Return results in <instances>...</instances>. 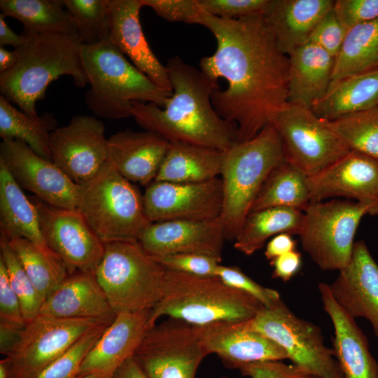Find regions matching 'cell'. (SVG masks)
Wrapping results in <instances>:
<instances>
[{"label": "cell", "mask_w": 378, "mask_h": 378, "mask_svg": "<svg viewBox=\"0 0 378 378\" xmlns=\"http://www.w3.org/2000/svg\"><path fill=\"white\" fill-rule=\"evenodd\" d=\"M152 310L116 314L83 359L76 377L110 378L133 356L146 332L156 324L152 321Z\"/></svg>", "instance_id": "cell-20"}, {"label": "cell", "mask_w": 378, "mask_h": 378, "mask_svg": "<svg viewBox=\"0 0 378 378\" xmlns=\"http://www.w3.org/2000/svg\"><path fill=\"white\" fill-rule=\"evenodd\" d=\"M53 114L44 113L30 117L15 108L4 96H0V136L26 143L41 158L52 161L50 135L57 127Z\"/></svg>", "instance_id": "cell-36"}, {"label": "cell", "mask_w": 378, "mask_h": 378, "mask_svg": "<svg viewBox=\"0 0 378 378\" xmlns=\"http://www.w3.org/2000/svg\"><path fill=\"white\" fill-rule=\"evenodd\" d=\"M227 367L238 370L243 376L250 378H319L294 364L287 365L281 360L236 363Z\"/></svg>", "instance_id": "cell-46"}, {"label": "cell", "mask_w": 378, "mask_h": 378, "mask_svg": "<svg viewBox=\"0 0 378 378\" xmlns=\"http://www.w3.org/2000/svg\"><path fill=\"white\" fill-rule=\"evenodd\" d=\"M346 33L347 29L340 22L332 8L318 21L307 43L320 47L335 58L342 48Z\"/></svg>", "instance_id": "cell-43"}, {"label": "cell", "mask_w": 378, "mask_h": 378, "mask_svg": "<svg viewBox=\"0 0 378 378\" xmlns=\"http://www.w3.org/2000/svg\"><path fill=\"white\" fill-rule=\"evenodd\" d=\"M208 355L195 326L169 318L146 332L132 357L147 378H195Z\"/></svg>", "instance_id": "cell-12"}, {"label": "cell", "mask_w": 378, "mask_h": 378, "mask_svg": "<svg viewBox=\"0 0 378 378\" xmlns=\"http://www.w3.org/2000/svg\"><path fill=\"white\" fill-rule=\"evenodd\" d=\"M107 141L102 121L91 115H75L51 133L52 162L76 184H82L108 161Z\"/></svg>", "instance_id": "cell-15"}, {"label": "cell", "mask_w": 378, "mask_h": 378, "mask_svg": "<svg viewBox=\"0 0 378 378\" xmlns=\"http://www.w3.org/2000/svg\"><path fill=\"white\" fill-rule=\"evenodd\" d=\"M29 199L37 209L46 244L62 260L69 274L95 272L105 244L80 212L77 209L50 205L36 196Z\"/></svg>", "instance_id": "cell-14"}, {"label": "cell", "mask_w": 378, "mask_h": 378, "mask_svg": "<svg viewBox=\"0 0 378 378\" xmlns=\"http://www.w3.org/2000/svg\"><path fill=\"white\" fill-rule=\"evenodd\" d=\"M18 54L14 50L10 51L0 48V74L6 72L15 66L18 62Z\"/></svg>", "instance_id": "cell-55"}, {"label": "cell", "mask_w": 378, "mask_h": 378, "mask_svg": "<svg viewBox=\"0 0 378 378\" xmlns=\"http://www.w3.org/2000/svg\"><path fill=\"white\" fill-rule=\"evenodd\" d=\"M329 285L337 304L351 318L362 317L378 337V264L364 241H356L348 265Z\"/></svg>", "instance_id": "cell-21"}, {"label": "cell", "mask_w": 378, "mask_h": 378, "mask_svg": "<svg viewBox=\"0 0 378 378\" xmlns=\"http://www.w3.org/2000/svg\"><path fill=\"white\" fill-rule=\"evenodd\" d=\"M368 208L350 200L310 203L299 234L302 246L324 270H341L349 262L354 237Z\"/></svg>", "instance_id": "cell-9"}, {"label": "cell", "mask_w": 378, "mask_h": 378, "mask_svg": "<svg viewBox=\"0 0 378 378\" xmlns=\"http://www.w3.org/2000/svg\"><path fill=\"white\" fill-rule=\"evenodd\" d=\"M169 145L151 131H118L108 138V161L130 182L147 186L155 181Z\"/></svg>", "instance_id": "cell-24"}, {"label": "cell", "mask_w": 378, "mask_h": 378, "mask_svg": "<svg viewBox=\"0 0 378 378\" xmlns=\"http://www.w3.org/2000/svg\"><path fill=\"white\" fill-rule=\"evenodd\" d=\"M0 232L8 239L23 237L47 246L37 209L0 161Z\"/></svg>", "instance_id": "cell-31"}, {"label": "cell", "mask_w": 378, "mask_h": 378, "mask_svg": "<svg viewBox=\"0 0 378 378\" xmlns=\"http://www.w3.org/2000/svg\"><path fill=\"white\" fill-rule=\"evenodd\" d=\"M24 328L0 321V353L5 357L17 346Z\"/></svg>", "instance_id": "cell-52"}, {"label": "cell", "mask_w": 378, "mask_h": 378, "mask_svg": "<svg viewBox=\"0 0 378 378\" xmlns=\"http://www.w3.org/2000/svg\"><path fill=\"white\" fill-rule=\"evenodd\" d=\"M248 324L281 346L288 359L307 372L319 378H334L342 372L320 328L297 316L283 301L264 307Z\"/></svg>", "instance_id": "cell-11"}, {"label": "cell", "mask_w": 378, "mask_h": 378, "mask_svg": "<svg viewBox=\"0 0 378 378\" xmlns=\"http://www.w3.org/2000/svg\"><path fill=\"white\" fill-rule=\"evenodd\" d=\"M0 258L6 266L10 286L19 298L27 323L38 315L44 301L24 270L8 238L1 232Z\"/></svg>", "instance_id": "cell-40"}, {"label": "cell", "mask_w": 378, "mask_h": 378, "mask_svg": "<svg viewBox=\"0 0 378 378\" xmlns=\"http://www.w3.org/2000/svg\"><path fill=\"white\" fill-rule=\"evenodd\" d=\"M216 276L227 285L251 295L266 308L275 306L282 301L276 290L259 284L237 267L219 265Z\"/></svg>", "instance_id": "cell-42"}, {"label": "cell", "mask_w": 378, "mask_h": 378, "mask_svg": "<svg viewBox=\"0 0 378 378\" xmlns=\"http://www.w3.org/2000/svg\"><path fill=\"white\" fill-rule=\"evenodd\" d=\"M143 198L150 223L212 220L222 212L223 184L220 177L192 183L153 181Z\"/></svg>", "instance_id": "cell-16"}, {"label": "cell", "mask_w": 378, "mask_h": 378, "mask_svg": "<svg viewBox=\"0 0 378 378\" xmlns=\"http://www.w3.org/2000/svg\"><path fill=\"white\" fill-rule=\"evenodd\" d=\"M110 324L92 329L34 378L75 377L83 359Z\"/></svg>", "instance_id": "cell-41"}, {"label": "cell", "mask_w": 378, "mask_h": 378, "mask_svg": "<svg viewBox=\"0 0 378 378\" xmlns=\"http://www.w3.org/2000/svg\"><path fill=\"white\" fill-rule=\"evenodd\" d=\"M141 0H110L108 41L160 88L172 92L167 66L151 50L141 28Z\"/></svg>", "instance_id": "cell-23"}, {"label": "cell", "mask_w": 378, "mask_h": 378, "mask_svg": "<svg viewBox=\"0 0 378 378\" xmlns=\"http://www.w3.org/2000/svg\"><path fill=\"white\" fill-rule=\"evenodd\" d=\"M297 242L288 233L279 234L267 243L265 251L266 258L271 261L274 258L295 250Z\"/></svg>", "instance_id": "cell-51"}, {"label": "cell", "mask_w": 378, "mask_h": 378, "mask_svg": "<svg viewBox=\"0 0 378 378\" xmlns=\"http://www.w3.org/2000/svg\"><path fill=\"white\" fill-rule=\"evenodd\" d=\"M166 268L138 241L105 244L95 276L113 312L153 309L164 291Z\"/></svg>", "instance_id": "cell-8"}, {"label": "cell", "mask_w": 378, "mask_h": 378, "mask_svg": "<svg viewBox=\"0 0 378 378\" xmlns=\"http://www.w3.org/2000/svg\"><path fill=\"white\" fill-rule=\"evenodd\" d=\"M195 328L208 354H216L227 367L236 363L288 359L281 346L251 328L248 321H218Z\"/></svg>", "instance_id": "cell-22"}, {"label": "cell", "mask_w": 378, "mask_h": 378, "mask_svg": "<svg viewBox=\"0 0 378 378\" xmlns=\"http://www.w3.org/2000/svg\"><path fill=\"white\" fill-rule=\"evenodd\" d=\"M153 258L167 270L203 276H216L217 269L222 261L193 253H177Z\"/></svg>", "instance_id": "cell-45"}, {"label": "cell", "mask_w": 378, "mask_h": 378, "mask_svg": "<svg viewBox=\"0 0 378 378\" xmlns=\"http://www.w3.org/2000/svg\"><path fill=\"white\" fill-rule=\"evenodd\" d=\"M0 321L20 328L26 325L20 302L12 288L6 266L0 258Z\"/></svg>", "instance_id": "cell-49"}, {"label": "cell", "mask_w": 378, "mask_h": 378, "mask_svg": "<svg viewBox=\"0 0 378 378\" xmlns=\"http://www.w3.org/2000/svg\"><path fill=\"white\" fill-rule=\"evenodd\" d=\"M0 8L5 16L19 20L26 32L77 34L62 0H1Z\"/></svg>", "instance_id": "cell-34"}, {"label": "cell", "mask_w": 378, "mask_h": 378, "mask_svg": "<svg viewBox=\"0 0 378 378\" xmlns=\"http://www.w3.org/2000/svg\"><path fill=\"white\" fill-rule=\"evenodd\" d=\"M273 267L272 277L283 281L290 280L300 270L302 265V255L295 250L279 256L270 261Z\"/></svg>", "instance_id": "cell-50"}, {"label": "cell", "mask_w": 378, "mask_h": 378, "mask_svg": "<svg viewBox=\"0 0 378 378\" xmlns=\"http://www.w3.org/2000/svg\"><path fill=\"white\" fill-rule=\"evenodd\" d=\"M23 34L24 42L15 48L16 64L0 74V91L24 113L37 117L36 102L57 78L70 76L80 88L88 83L81 60L83 45L77 34Z\"/></svg>", "instance_id": "cell-3"}, {"label": "cell", "mask_w": 378, "mask_h": 378, "mask_svg": "<svg viewBox=\"0 0 378 378\" xmlns=\"http://www.w3.org/2000/svg\"><path fill=\"white\" fill-rule=\"evenodd\" d=\"M318 288L323 308L330 318L335 332L333 353L344 378H378V363L372 356L367 337L336 302L329 285Z\"/></svg>", "instance_id": "cell-25"}, {"label": "cell", "mask_w": 378, "mask_h": 378, "mask_svg": "<svg viewBox=\"0 0 378 378\" xmlns=\"http://www.w3.org/2000/svg\"><path fill=\"white\" fill-rule=\"evenodd\" d=\"M74 378H98L97 376L94 375V374H88V375H85V376H82V377H75Z\"/></svg>", "instance_id": "cell-57"}, {"label": "cell", "mask_w": 378, "mask_h": 378, "mask_svg": "<svg viewBox=\"0 0 378 378\" xmlns=\"http://www.w3.org/2000/svg\"><path fill=\"white\" fill-rule=\"evenodd\" d=\"M6 16L0 14V46L10 45L17 48L22 46L25 41V36L22 33L21 35L15 34L5 21Z\"/></svg>", "instance_id": "cell-53"}, {"label": "cell", "mask_w": 378, "mask_h": 378, "mask_svg": "<svg viewBox=\"0 0 378 378\" xmlns=\"http://www.w3.org/2000/svg\"><path fill=\"white\" fill-rule=\"evenodd\" d=\"M279 135L272 123L254 138L223 152L220 178L223 202L220 219L226 239L234 241L271 171L285 161Z\"/></svg>", "instance_id": "cell-6"}, {"label": "cell", "mask_w": 378, "mask_h": 378, "mask_svg": "<svg viewBox=\"0 0 378 378\" xmlns=\"http://www.w3.org/2000/svg\"><path fill=\"white\" fill-rule=\"evenodd\" d=\"M334 378H344V377L343 376L342 372H341L339 375H337V377H335Z\"/></svg>", "instance_id": "cell-58"}, {"label": "cell", "mask_w": 378, "mask_h": 378, "mask_svg": "<svg viewBox=\"0 0 378 378\" xmlns=\"http://www.w3.org/2000/svg\"><path fill=\"white\" fill-rule=\"evenodd\" d=\"M0 378H11L10 364L6 357L0 361Z\"/></svg>", "instance_id": "cell-56"}, {"label": "cell", "mask_w": 378, "mask_h": 378, "mask_svg": "<svg viewBox=\"0 0 378 378\" xmlns=\"http://www.w3.org/2000/svg\"><path fill=\"white\" fill-rule=\"evenodd\" d=\"M378 69V19L347 30L335 58L331 82Z\"/></svg>", "instance_id": "cell-37"}, {"label": "cell", "mask_w": 378, "mask_h": 378, "mask_svg": "<svg viewBox=\"0 0 378 378\" xmlns=\"http://www.w3.org/2000/svg\"><path fill=\"white\" fill-rule=\"evenodd\" d=\"M333 11L348 30L378 19V0H336Z\"/></svg>", "instance_id": "cell-48"}, {"label": "cell", "mask_w": 378, "mask_h": 378, "mask_svg": "<svg viewBox=\"0 0 378 378\" xmlns=\"http://www.w3.org/2000/svg\"><path fill=\"white\" fill-rule=\"evenodd\" d=\"M226 239L220 217L206 220H167L151 223L138 242L153 257L193 253L222 260Z\"/></svg>", "instance_id": "cell-19"}, {"label": "cell", "mask_w": 378, "mask_h": 378, "mask_svg": "<svg viewBox=\"0 0 378 378\" xmlns=\"http://www.w3.org/2000/svg\"><path fill=\"white\" fill-rule=\"evenodd\" d=\"M303 218L302 211L287 207H271L251 212L234 241V247L246 255H253L271 237L281 233L299 235Z\"/></svg>", "instance_id": "cell-32"}, {"label": "cell", "mask_w": 378, "mask_h": 378, "mask_svg": "<svg viewBox=\"0 0 378 378\" xmlns=\"http://www.w3.org/2000/svg\"><path fill=\"white\" fill-rule=\"evenodd\" d=\"M288 57L287 102L311 109L329 88L335 57L311 43L298 47Z\"/></svg>", "instance_id": "cell-28"}, {"label": "cell", "mask_w": 378, "mask_h": 378, "mask_svg": "<svg viewBox=\"0 0 378 378\" xmlns=\"http://www.w3.org/2000/svg\"><path fill=\"white\" fill-rule=\"evenodd\" d=\"M38 315L64 318H88L111 323L113 312L95 272L69 274L44 301Z\"/></svg>", "instance_id": "cell-26"}, {"label": "cell", "mask_w": 378, "mask_h": 378, "mask_svg": "<svg viewBox=\"0 0 378 378\" xmlns=\"http://www.w3.org/2000/svg\"><path fill=\"white\" fill-rule=\"evenodd\" d=\"M164 291L152 310V321L163 316L200 326L218 321H244L265 307L255 298L218 276H203L166 269Z\"/></svg>", "instance_id": "cell-5"}, {"label": "cell", "mask_w": 378, "mask_h": 378, "mask_svg": "<svg viewBox=\"0 0 378 378\" xmlns=\"http://www.w3.org/2000/svg\"><path fill=\"white\" fill-rule=\"evenodd\" d=\"M269 0H199L202 9L213 16L239 19L262 14Z\"/></svg>", "instance_id": "cell-47"}, {"label": "cell", "mask_w": 378, "mask_h": 378, "mask_svg": "<svg viewBox=\"0 0 378 378\" xmlns=\"http://www.w3.org/2000/svg\"><path fill=\"white\" fill-rule=\"evenodd\" d=\"M328 122L350 150L378 161V106Z\"/></svg>", "instance_id": "cell-38"}, {"label": "cell", "mask_w": 378, "mask_h": 378, "mask_svg": "<svg viewBox=\"0 0 378 378\" xmlns=\"http://www.w3.org/2000/svg\"><path fill=\"white\" fill-rule=\"evenodd\" d=\"M214 35L216 48L200 61L215 83L211 96L218 114L237 127V141L254 138L288 102L289 57L279 48L262 15L221 18L204 11L200 24Z\"/></svg>", "instance_id": "cell-1"}, {"label": "cell", "mask_w": 378, "mask_h": 378, "mask_svg": "<svg viewBox=\"0 0 378 378\" xmlns=\"http://www.w3.org/2000/svg\"><path fill=\"white\" fill-rule=\"evenodd\" d=\"M0 161L22 188L44 202L56 207L76 209L79 186L26 143L4 139L0 144Z\"/></svg>", "instance_id": "cell-17"}, {"label": "cell", "mask_w": 378, "mask_h": 378, "mask_svg": "<svg viewBox=\"0 0 378 378\" xmlns=\"http://www.w3.org/2000/svg\"><path fill=\"white\" fill-rule=\"evenodd\" d=\"M8 239L26 274L45 301L69 274L66 266L48 246H41L19 237Z\"/></svg>", "instance_id": "cell-35"}, {"label": "cell", "mask_w": 378, "mask_h": 378, "mask_svg": "<svg viewBox=\"0 0 378 378\" xmlns=\"http://www.w3.org/2000/svg\"><path fill=\"white\" fill-rule=\"evenodd\" d=\"M310 203L308 176L285 160L269 174L249 213L271 207L293 208L304 212Z\"/></svg>", "instance_id": "cell-33"}, {"label": "cell", "mask_w": 378, "mask_h": 378, "mask_svg": "<svg viewBox=\"0 0 378 378\" xmlns=\"http://www.w3.org/2000/svg\"><path fill=\"white\" fill-rule=\"evenodd\" d=\"M144 6L169 22L200 24L204 10L199 0H141Z\"/></svg>", "instance_id": "cell-44"}, {"label": "cell", "mask_w": 378, "mask_h": 378, "mask_svg": "<svg viewBox=\"0 0 378 378\" xmlns=\"http://www.w3.org/2000/svg\"><path fill=\"white\" fill-rule=\"evenodd\" d=\"M223 151L171 141L154 181L192 183L220 177Z\"/></svg>", "instance_id": "cell-30"}, {"label": "cell", "mask_w": 378, "mask_h": 378, "mask_svg": "<svg viewBox=\"0 0 378 378\" xmlns=\"http://www.w3.org/2000/svg\"><path fill=\"white\" fill-rule=\"evenodd\" d=\"M78 186L76 209L104 244L138 241L151 223L145 213L143 195L109 161Z\"/></svg>", "instance_id": "cell-7"}, {"label": "cell", "mask_w": 378, "mask_h": 378, "mask_svg": "<svg viewBox=\"0 0 378 378\" xmlns=\"http://www.w3.org/2000/svg\"><path fill=\"white\" fill-rule=\"evenodd\" d=\"M81 60L90 85L85 96L86 105L99 117L132 116L133 102L154 103L163 108L172 94L140 71L108 40L83 46Z\"/></svg>", "instance_id": "cell-4"}, {"label": "cell", "mask_w": 378, "mask_h": 378, "mask_svg": "<svg viewBox=\"0 0 378 378\" xmlns=\"http://www.w3.org/2000/svg\"><path fill=\"white\" fill-rule=\"evenodd\" d=\"M378 106V69L331 82L325 94L311 110L332 120Z\"/></svg>", "instance_id": "cell-29"}, {"label": "cell", "mask_w": 378, "mask_h": 378, "mask_svg": "<svg viewBox=\"0 0 378 378\" xmlns=\"http://www.w3.org/2000/svg\"><path fill=\"white\" fill-rule=\"evenodd\" d=\"M172 94L163 108L133 102L132 115L145 130L169 142L179 141L225 151L237 143V127L216 111L211 99L219 88L200 69L179 56L166 64Z\"/></svg>", "instance_id": "cell-2"}, {"label": "cell", "mask_w": 378, "mask_h": 378, "mask_svg": "<svg viewBox=\"0 0 378 378\" xmlns=\"http://www.w3.org/2000/svg\"><path fill=\"white\" fill-rule=\"evenodd\" d=\"M332 0H269L262 17L279 50L289 55L306 43L318 21L333 8Z\"/></svg>", "instance_id": "cell-27"}, {"label": "cell", "mask_w": 378, "mask_h": 378, "mask_svg": "<svg viewBox=\"0 0 378 378\" xmlns=\"http://www.w3.org/2000/svg\"><path fill=\"white\" fill-rule=\"evenodd\" d=\"M272 123L281 139L286 161L308 176L350 151L328 120L316 115L310 108L287 103Z\"/></svg>", "instance_id": "cell-10"}, {"label": "cell", "mask_w": 378, "mask_h": 378, "mask_svg": "<svg viewBox=\"0 0 378 378\" xmlns=\"http://www.w3.org/2000/svg\"><path fill=\"white\" fill-rule=\"evenodd\" d=\"M83 46L108 40L110 0H62Z\"/></svg>", "instance_id": "cell-39"}, {"label": "cell", "mask_w": 378, "mask_h": 378, "mask_svg": "<svg viewBox=\"0 0 378 378\" xmlns=\"http://www.w3.org/2000/svg\"><path fill=\"white\" fill-rule=\"evenodd\" d=\"M110 378H147L133 357L125 360Z\"/></svg>", "instance_id": "cell-54"}, {"label": "cell", "mask_w": 378, "mask_h": 378, "mask_svg": "<svg viewBox=\"0 0 378 378\" xmlns=\"http://www.w3.org/2000/svg\"><path fill=\"white\" fill-rule=\"evenodd\" d=\"M104 323H108L38 315L26 323L17 346L6 356L11 378L36 377L84 335Z\"/></svg>", "instance_id": "cell-13"}, {"label": "cell", "mask_w": 378, "mask_h": 378, "mask_svg": "<svg viewBox=\"0 0 378 378\" xmlns=\"http://www.w3.org/2000/svg\"><path fill=\"white\" fill-rule=\"evenodd\" d=\"M310 202L333 197L354 199L378 216V161L350 150L312 176H308Z\"/></svg>", "instance_id": "cell-18"}]
</instances>
